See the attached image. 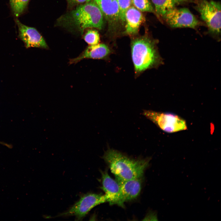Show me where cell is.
Returning <instances> with one entry per match:
<instances>
[{
    "label": "cell",
    "instance_id": "1",
    "mask_svg": "<svg viewBox=\"0 0 221 221\" xmlns=\"http://www.w3.org/2000/svg\"><path fill=\"white\" fill-rule=\"evenodd\" d=\"M102 157L116 178L122 180L142 177L150 161L148 158L133 159L110 148L104 153Z\"/></svg>",
    "mask_w": 221,
    "mask_h": 221
},
{
    "label": "cell",
    "instance_id": "2",
    "mask_svg": "<svg viewBox=\"0 0 221 221\" xmlns=\"http://www.w3.org/2000/svg\"><path fill=\"white\" fill-rule=\"evenodd\" d=\"M87 2L60 17L59 25L73 27L82 33L88 28L102 29L104 21L101 11L94 1Z\"/></svg>",
    "mask_w": 221,
    "mask_h": 221
},
{
    "label": "cell",
    "instance_id": "3",
    "mask_svg": "<svg viewBox=\"0 0 221 221\" xmlns=\"http://www.w3.org/2000/svg\"><path fill=\"white\" fill-rule=\"evenodd\" d=\"M154 40L148 36H143L132 40L131 55L136 72L140 73L162 64Z\"/></svg>",
    "mask_w": 221,
    "mask_h": 221
},
{
    "label": "cell",
    "instance_id": "4",
    "mask_svg": "<svg viewBox=\"0 0 221 221\" xmlns=\"http://www.w3.org/2000/svg\"><path fill=\"white\" fill-rule=\"evenodd\" d=\"M194 9L208 28V33L219 39L221 34V5L219 1L193 0Z\"/></svg>",
    "mask_w": 221,
    "mask_h": 221
},
{
    "label": "cell",
    "instance_id": "5",
    "mask_svg": "<svg viewBox=\"0 0 221 221\" xmlns=\"http://www.w3.org/2000/svg\"><path fill=\"white\" fill-rule=\"evenodd\" d=\"M143 115L167 133H173L187 129L185 120L174 113L145 110Z\"/></svg>",
    "mask_w": 221,
    "mask_h": 221
},
{
    "label": "cell",
    "instance_id": "6",
    "mask_svg": "<svg viewBox=\"0 0 221 221\" xmlns=\"http://www.w3.org/2000/svg\"><path fill=\"white\" fill-rule=\"evenodd\" d=\"M161 18L173 28H189L196 29L200 26H206L203 21L198 19L186 8L175 7L167 12Z\"/></svg>",
    "mask_w": 221,
    "mask_h": 221
},
{
    "label": "cell",
    "instance_id": "7",
    "mask_svg": "<svg viewBox=\"0 0 221 221\" xmlns=\"http://www.w3.org/2000/svg\"><path fill=\"white\" fill-rule=\"evenodd\" d=\"M106 202L105 195L88 193L82 196L78 201L59 216H74L76 220H81L96 206Z\"/></svg>",
    "mask_w": 221,
    "mask_h": 221
},
{
    "label": "cell",
    "instance_id": "8",
    "mask_svg": "<svg viewBox=\"0 0 221 221\" xmlns=\"http://www.w3.org/2000/svg\"><path fill=\"white\" fill-rule=\"evenodd\" d=\"M101 174V188L105 192L106 202L110 205H117L124 208L125 201L118 183L110 177L107 172H102Z\"/></svg>",
    "mask_w": 221,
    "mask_h": 221
},
{
    "label": "cell",
    "instance_id": "9",
    "mask_svg": "<svg viewBox=\"0 0 221 221\" xmlns=\"http://www.w3.org/2000/svg\"><path fill=\"white\" fill-rule=\"evenodd\" d=\"M101 11L107 20L109 30L117 31L122 24L117 0H93Z\"/></svg>",
    "mask_w": 221,
    "mask_h": 221
},
{
    "label": "cell",
    "instance_id": "10",
    "mask_svg": "<svg viewBox=\"0 0 221 221\" xmlns=\"http://www.w3.org/2000/svg\"><path fill=\"white\" fill-rule=\"evenodd\" d=\"M19 35L26 48L36 47L47 48L48 46L44 38L34 28L28 27L17 21Z\"/></svg>",
    "mask_w": 221,
    "mask_h": 221
},
{
    "label": "cell",
    "instance_id": "11",
    "mask_svg": "<svg viewBox=\"0 0 221 221\" xmlns=\"http://www.w3.org/2000/svg\"><path fill=\"white\" fill-rule=\"evenodd\" d=\"M145 17L141 11L131 5L125 14V31L130 35L137 34L141 25L145 21Z\"/></svg>",
    "mask_w": 221,
    "mask_h": 221
},
{
    "label": "cell",
    "instance_id": "12",
    "mask_svg": "<svg viewBox=\"0 0 221 221\" xmlns=\"http://www.w3.org/2000/svg\"><path fill=\"white\" fill-rule=\"evenodd\" d=\"M119 185L125 201L136 199L139 195L141 189V177L128 180L116 179Z\"/></svg>",
    "mask_w": 221,
    "mask_h": 221
},
{
    "label": "cell",
    "instance_id": "13",
    "mask_svg": "<svg viewBox=\"0 0 221 221\" xmlns=\"http://www.w3.org/2000/svg\"><path fill=\"white\" fill-rule=\"evenodd\" d=\"M109 47L103 44L91 45L78 57L71 59L70 64H76L81 60L86 58L93 59H103L107 56L110 53Z\"/></svg>",
    "mask_w": 221,
    "mask_h": 221
},
{
    "label": "cell",
    "instance_id": "14",
    "mask_svg": "<svg viewBox=\"0 0 221 221\" xmlns=\"http://www.w3.org/2000/svg\"><path fill=\"white\" fill-rule=\"evenodd\" d=\"M158 18L162 22L161 17L165 13L178 6L193 3V0H151Z\"/></svg>",
    "mask_w": 221,
    "mask_h": 221
},
{
    "label": "cell",
    "instance_id": "15",
    "mask_svg": "<svg viewBox=\"0 0 221 221\" xmlns=\"http://www.w3.org/2000/svg\"><path fill=\"white\" fill-rule=\"evenodd\" d=\"M132 4L141 12H151L157 16L154 8L149 0H131Z\"/></svg>",
    "mask_w": 221,
    "mask_h": 221
},
{
    "label": "cell",
    "instance_id": "16",
    "mask_svg": "<svg viewBox=\"0 0 221 221\" xmlns=\"http://www.w3.org/2000/svg\"><path fill=\"white\" fill-rule=\"evenodd\" d=\"M29 0H10L14 14L18 16L23 11Z\"/></svg>",
    "mask_w": 221,
    "mask_h": 221
},
{
    "label": "cell",
    "instance_id": "17",
    "mask_svg": "<svg viewBox=\"0 0 221 221\" xmlns=\"http://www.w3.org/2000/svg\"><path fill=\"white\" fill-rule=\"evenodd\" d=\"M85 41L90 45H95L98 44L99 35L97 31L90 30L87 31L84 37Z\"/></svg>",
    "mask_w": 221,
    "mask_h": 221
},
{
    "label": "cell",
    "instance_id": "18",
    "mask_svg": "<svg viewBox=\"0 0 221 221\" xmlns=\"http://www.w3.org/2000/svg\"><path fill=\"white\" fill-rule=\"evenodd\" d=\"M119 9L122 25L125 23V14L127 10L132 5L131 0H117Z\"/></svg>",
    "mask_w": 221,
    "mask_h": 221
},
{
    "label": "cell",
    "instance_id": "19",
    "mask_svg": "<svg viewBox=\"0 0 221 221\" xmlns=\"http://www.w3.org/2000/svg\"><path fill=\"white\" fill-rule=\"evenodd\" d=\"M68 2L72 4L75 5L83 3L85 2H87V0H67Z\"/></svg>",
    "mask_w": 221,
    "mask_h": 221
},
{
    "label": "cell",
    "instance_id": "20",
    "mask_svg": "<svg viewBox=\"0 0 221 221\" xmlns=\"http://www.w3.org/2000/svg\"><path fill=\"white\" fill-rule=\"evenodd\" d=\"M0 144H2V145H5V146H7V147H9V148H10V145H8V144H6V143H3V142H0Z\"/></svg>",
    "mask_w": 221,
    "mask_h": 221
},
{
    "label": "cell",
    "instance_id": "21",
    "mask_svg": "<svg viewBox=\"0 0 221 221\" xmlns=\"http://www.w3.org/2000/svg\"><path fill=\"white\" fill-rule=\"evenodd\" d=\"M91 0H87L86 2H90V1H91Z\"/></svg>",
    "mask_w": 221,
    "mask_h": 221
}]
</instances>
